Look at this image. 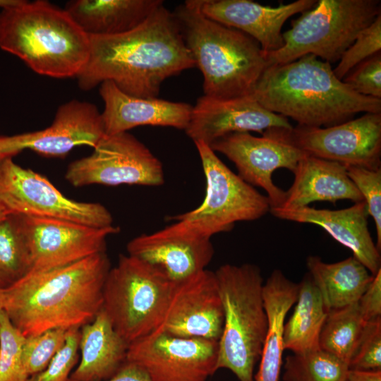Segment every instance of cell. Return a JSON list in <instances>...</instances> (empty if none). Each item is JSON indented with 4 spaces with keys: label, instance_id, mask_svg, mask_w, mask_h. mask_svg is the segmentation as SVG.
<instances>
[{
    "label": "cell",
    "instance_id": "cell-2",
    "mask_svg": "<svg viewBox=\"0 0 381 381\" xmlns=\"http://www.w3.org/2000/svg\"><path fill=\"white\" fill-rule=\"evenodd\" d=\"M110 267L105 252L43 271L30 272L3 290V310L26 337L80 328L100 311Z\"/></svg>",
    "mask_w": 381,
    "mask_h": 381
},
{
    "label": "cell",
    "instance_id": "cell-5",
    "mask_svg": "<svg viewBox=\"0 0 381 381\" xmlns=\"http://www.w3.org/2000/svg\"><path fill=\"white\" fill-rule=\"evenodd\" d=\"M185 43L203 75L204 95L250 96L268 66L267 54L246 33L204 16L193 0L174 13Z\"/></svg>",
    "mask_w": 381,
    "mask_h": 381
},
{
    "label": "cell",
    "instance_id": "cell-1",
    "mask_svg": "<svg viewBox=\"0 0 381 381\" xmlns=\"http://www.w3.org/2000/svg\"><path fill=\"white\" fill-rule=\"evenodd\" d=\"M89 37L88 59L76 77L83 90L109 80L127 95L154 98L167 78L195 66L174 13L163 4L128 32Z\"/></svg>",
    "mask_w": 381,
    "mask_h": 381
},
{
    "label": "cell",
    "instance_id": "cell-40",
    "mask_svg": "<svg viewBox=\"0 0 381 381\" xmlns=\"http://www.w3.org/2000/svg\"><path fill=\"white\" fill-rule=\"evenodd\" d=\"M69 381H76L70 379ZM105 381H152L147 374L138 365L126 361L118 372Z\"/></svg>",
    "mask_w": 381,
    "mask_h": 381
},
{
    "label": "cell",
    "instance_id": "cell-31",
    "mask_svg": "<svg viewBox=\"0 0 381 381\" xmlns=\"http://www.w3.org/2000/svg\"><path fill=\"white\" fill-rule=\"evenodd\" d=\"M284 381H344L348 364L320 348L285 359Z\"/></svg>",
    "mask_w": 381,
    "mask_h": 381
},
{
    "label": "cell",
    "instance_id": "cell-10",
    "mask_svg": "<svg viewBox=\"0 0 381 381\" xmlns=\"http://www.w3.org/2000/svg\"><path fill=\"white\" fill-rule=\"evenodd\" d=\"M0 205L8 212L60 219L95 227L113 226L111 212L98 202L67 198L47 178L0 157Z\"/></svg>",
    "mask_w": 381,
    "mask_h": 381
},
{
    "label": "cell",
    "instance_id": "cell-44",
    "mask_svg": "<svg viewBox=\"0 0 381 381\" xmlns=\"http://www.w3.org/2000/svg\"><path fill=\"white\" fill-rule=\"evenodd\" d=\"M8 212L1 205H0V219L7 214Z\"/></svg>",
    "mask_w": 381,
    "mask_h": 381
},
{
    "label": "cell",
    "instance_id": "cell-38",
    "mask_svg": "<svg viewBox=\"0 0 381 381\" xmlns=\"http://www.w3.org/2000/svg\"><path fill=\"white\" fill-rule=\"evenodd\" d=\"M342 81L361 95L381 99V52L358 64Z\"/></svg>",
    "mask_w": 381,
    "mask_h": 381
},
{
    "label": "cell",
    "instance_id": "cell-11",
    "mask_svg": "<svg viewBox=\"0 0 381 381\" xmlns=\"http://www.w3.org/2000/svg\"><path fill=\"white\" fill-rule=\"evenodd\" d=\"M75 187L89 185L157 186L164 182L159 159L128 132L105 135L88 156L72 162L65 174Z\"/></svg>",
    "mask_w": 381,
    "mask_h": 381
},
{
    "label": "cell",
    "instance_id": "cell-37",
    "mask_svg": "<svg viewBox=\"0 0 381 381\" xmlns=\"http://www.w3.org/2000/svg\"><path fill=\"white\" fill-rule=\"evenodd\" d=\"M80 329H68L64 344L48 365L27 381H69L71 371L78 361Z\"/></svg>",
    "mask_w": 381,
    "mask_h": 381
},
{
    "label": "cell",
    "instance_id": "cell-30",
    "mask_svg": "<svg viewBox=\"0 0 381 381\" xmlns=\"http://www.w3.org/2000/svg\"><path fill=\"white\" fill-rule=\"evenodd\" d=\"M31 269L19 214L8 213L0 219V290L18 283Z\"/></svg>",
    "mask_w": 381,
    "mask_h": 381
},
{
    "label": "cell",
    "instance_id": "cell-33",
    "mask_svg": "<svg viewBox=\"0 0 381 381\" xmlns=\"http://www.w3.org/2000/svg\"><path fill=\"white\" fill-rule=\"evenodd\" d=\"M67 330L54 329L26 337L23 363L28 377L43 370L64 344Z\"/></svg>",
    "mask_w": 381,
    "mask_h": 381
},
{
    "label": "cell",
    "instance_id": "cell-29",
    "mask_svg": "<svg viewBox=\"0 0 381 381\" xmlns=\"http://www.w3.org/2000/svg\"><path fill=\"white\" fill-rule=\"evenodd\" d=\"M365 322L358 302L327 312L319 347L349 364Z\"/></svg>",
    "mask_w": 381,
    "mask_h": 381
},
{
    "label": "cell",
    "instance_id": "cell-17",
    "mask_svg": "<svg viewBox=\"0 0 381 381\" xmlns=\"http://www.w3.org/2000/svg\"><path fill=\"white\" fill-rule=\"evenodd\" d=\"M210 238L176 221L154 233L133 238L126 249L128 255L176 282L206 270L214 253Z\"/></svg>",
    "mask_w": 381,
    "mask_h": 381
},
{
    "label": "cell",
    "instance_id": "cell-9",
    "mask_svg": "<svg viewBox=\"0 0 381 381\" xmlns=\"http://www.w3.org/2000/svg\"><path fill=\"white\" fill-rule=\"evenodd\" d=\"M206 181L205 195L196 208L168 220L181 221L203 236L231 231L235 224L258 219L270 212L267 196L233 172L202 141L194 142Z\"/></svg>",
    "mask_w": 381,
    "mask_h": 381
},
{
    "label": "cell",
    "instance_id": "cell-18",
    "mask_svg": "<svg viewBox=\"0 0 381 381\" xmlns=\"http://www.w3.org/2000/svg\"><path fill=\"white\" fill-rule=\"evenodd\" d=\"M223 325L215 274L206 269L174 282L164 316L156 330L180 337L218 341Z\"/></svg>",
    "mask_w": 381,
    "mask_h": 381
},
{
    "label": "cell",
    "instance_id": "cell-14",
    "mask_svg": "<svg viewBox=\"0 0 381 381\" xmlns=\"http://www.w3.org/2000/svg\"><path fill=\"white\" fill-rule=\"evenodd\" d=\"M290 142L306 155L344 165L381 168V113H364L329 127L296 126Z\"/></svg>",
    "mask_w": 381,
    "mask_h": 381
},
{
    "label": "cell",
    "instance_id": "cell-21",
    "mask_svg": "<svg viewBox=\"0 0 381 381\" xmlns=\"http://www.w3.org/2000/svg\"><path fill=\"white\" fill-rule=\"evenodd\" d=\"M275 217L318 225L337 241L349 248L353 256L375 276L381 270L380 251L373 241L368 229L366 204L356 202L345 209L330 210L309 206L270 208Z\"/></svg>",
    "mask_w": 381,
    "mask_h": 381
},
{
    "label": "cell",
    "instance_id": "cell-32",
    "mask_svg": "<svg viewBox=\"0 0 381 381\" xmlns=\"http://www.w3.org/2000/svg\"><path fill=\"white\" fill-rule=\"evenodd\" d=\"M25 337L0 310V381H27L23 363Z\"/></svg>",
    "mask_w": 381,
    "mask_h": 381
},
{
    "label": "cell",
    "instance_id": "cell-27",
    "mask_svg": "<svg viewBox=\"0 0 381 381\" xmlns=\"http://www.w3.org/2000/svg\"><path fill=\"white\" fill-rule=\"evenodd\" d=\"M306 265L327 312L358 302L374 277L353 256L334 263L309 256Z\"/></svg>",
    "mask_w": 381,
    "mask_h": 381
},
{
    "label": "cell",
    "instance_id": "cell-41",
    "mask_svg": "<svg viewBox=\"0 0 381 381\" xmlns=\"http://www.w3.org/2000/svg\"><path fill=\"white\" fill-rule=\"evenodd\" d=\"M344 381H381V370L349 369Z\"/></svg>",
    "mask_w": 381,
    "mask_h": 381
},
{
    "label": "cell",
    "instance_id": "cell-12",
    "mask_svg": "<svg viewBox=\"0 0 381 381\" xmlns=\"http://www.w3.org/2000/svg\"><path fill=\"white\" fill-rule=\"evenodd\" d=\"M287 130L272 128L260 137L249 132L234 133L210 145L235 164L243 180L266 191L271 208L281 207L286 198V191L272 181L274 171L284 168L293 172L298 162L307 155L290 142Z\"/></svg>",
    "mask_w": 381,
    "mask_h": 381
},
{
    "label": "cell",
    "instance_id": "cell-3",
    "mask_svg": "<svg viewBox=\"0 0 381 381\" xmlns=\"http://www.w3.org/2000/svg\"><path fill=\"white\" fill-rule=\"evenodd\" d=\"M250 96L301 126L329 127L359 113H381V99L356 92L337 78L331 64L312 54L268 66Z\"/></svg>",
    "mask_w": 381,
    "mask_h": 381
},
{
    "label": "cell",
    "instance_id": "cell-25",
    "mask_svg": "<svg viewBox=\"0 0 381 381\" xmlns=\"http://www.w3.org/2000/svg\"><path fill=\"white\" fill-rule=\"evenodd\" d=\"M162 0H74L64 8L89 36L115 35L141 24Z\"/></svg>",
    "mask_w": 381,
    "mask_h": 381
},
{
    "label": "cell",
    "instance_id": "cell-34",
    "mask_svg": "<svg viewBox=\"0 0 381 381\" xmlns=\"http://www.w3.org/2000/svg\"><path fill=\"white\" fill-rule=\"evenodd\" d=\"M381 52V14L361 30L333 68L341 80L358 64Z\"/></svg>",
    "mask_w": 381,
    "mask_h": 381
},
{
    "label": "cell",
    "instance_id": "cell-7",
    "mask_svg": "<svg viewBox=\"0 0 381 381\" xmlns=\"http://www.w3.org/2000/svg\"><path fill=\"white\" fill-rule=\"evenodd\" d=\"M381 14L380 0H319L282 33L283 46L267 54L268 66L312 54L329 64L339 61L358 34Z\"/></svg>",
    "mask_w": 381,
    "mask_h": 381
},
{
    "label": "cell",
    "instance_id": "cell-6",
    "mask_svg": "<svg viewBox=\"0 0 381 381\" xmlns=\"http://www.w3.org/2000/svg\"><path fill=\"white\" fill-rule=\"evenodd\" d=\"M214 272L224 313L217 370L226 368L239 381H254L267 328L261 270L250 263L225 264Z\"/></svg>",
    "mask_w": 381,
    "mask_h": 381
},
{
    "label": "cell",
    "instance_id": "cell-8",
    "mask_svg": "<svg viewBox=\"0 0 381 381\" xmlns=\"http://www.w3.org/2000/svg\"><path fill=\"white\" fill-rule=\"evenodd\" d=\"M174 284L149 264L121 255L107 276L102 309L115 330L130 344L159 327Z\"/></svg>",
    "mask_w": 381,
    "mask_h": 381
},
{
    "label": "cell",
    "instance_id": "cell-28",
    "mask_svg": "<svg viewBox=\"0 0 381 381\" xmlns=\"http://www.w3.org/2000/svg\"><path fill=\"white\" fill-rule=\"evenodd\" d=\"M296 303L292 315L284 325V349L300 353L320 348L319 337L327 312L308 273L298 283Z\"/></svg>",
    "mask_w": 381,
    "mask_h": 381
},
{
    "label": "cell",
    "instance_id": "cell-24",
    "mask_svg": "<svg viewBox=\"0 0 381 381\" xmlns=\"http://www.w3.org/2000/svg\"><path fill=\"white\" fill-rule=\"evenodd\" d=\"M128 345L101 309L92 322L80 329L81 358L70 378L76 381L110 379L125 363Z\"/></svg>",
    "mask_w": 381,
    "mask_h": 381
},
{
    "label": "cell",
    "instance_id": "cell-35",
    "mask_svg": "<svg viewBox=\"0 0 381 381\" xmlns=\"http://www.w3.org/2000/svg\"><path fill=\"white\" fill-rule=\"evenodd\" d=\"M347 174L358 188L366 204L368 216L374 220L376 228V246L381 248V168L370 169L345 165Z\"/></svg>",
    "mask_w": 381,
    "mask_h": 381
},
{
    "label": "cell",
    "instance_id": "cell-42",
    "mask_svg": "<svg viewBox=\"0 0 381 381\" xmlns=\"http://www.w3.org/2000/svg\"><path fill=\"white\" fill-rule=\"evenodd\" d=\"M17 0H0V7L4 8L16 2Z\"/></svg>",
    "mask_w": 381,
    "mask_h": 381
},
{
    "label": "cell",
    "instance_id": "cell-13",
    "mask_svg": "<svg viewBox=\"0 0 381 381\" xmlns=\"http://www.w3.org/2000/svg\"><path fill=\"white\" fill-rule=\"evenodd\" d=\"M218 341L155 332L129 344L127 362L152 381H206L217 370Z\"/></svg>",
    "mask_w": 381,
    "mask_h": 381
},
{
    "label": "cell",
    "instance_id": "cell-15",
    "mask_svg": "<svg viewBox=\"0 0 381 381\" xmlns=\"http://www.w3.org/2000/svg\"><path fill=\"white\" fill-rule=\"evenodd\" d=\"M19 217L30 253V272L66 265L105 252L107 238L120 231L114 225L99 228L60 219Z\"/></svg>",
    "mask_w": 381,
    "mask_h": 381
},
{
    "label": "cell",
    "instance_id": "cell-39",
    "mask_svg": "<svg viewBox=\"0 0 381 381\" xmlns=\"http://www.w3.org/2000/svg\"><path fill=\"white\" fill-rule=\"evenodd\" d=\"M358 304L365 322L381 317V270L374 276Z\"/></svg>",
    "mask_w": 381,
    "mask_h": 381
},
{
    "label": "cell",
    "instance_id": "cell-23",
    "mask_svg": "<svg viewBox=\"0 0 381 381\" xmlns=\"http://www.w3.org/2000/svg\"><path fill=\"white\" fill-rule=\"evenodd\" d=\"M292 173L294 182L279 207H301L313 202H335L339 200H350L354 203L364 201L349 177L345 165L341 163L307 155Z\"/></svg>",
    "mask_w": 381,
    "mask_h": 381
},
{
    "label": "cell",
    "instance_id": "cell-20",
    "mask_svg": "<svg viewBox=\"0 0 381 381\" xmlns=\"http://www.w3.org/2000/svg\"><path fill=\"white\" fill-rule=\"evenodd\" d=\"M316 1L298 0L272 7L250 0H193L204 16L246 33L266 54L283 46L282 29L285 22L294 15L311 8Z\"/></svg>",
    "mask_w": 381,
    "mask_h": 381
},
{
    "label": "cell",
    "instance_id": "cell-26",
    "mask_svg": "<svg viewBox=\"0 0 381 381\" xmlns=\"http://www.w3.org/2000/svg\"><path fill=\"white\" fill-rule=\"evenodd\" d=\"M298 294V284L289 279L279 270H274L263 284L267 328L254 381H279L284 350V320L288 311L296 303Z\"/></svg>",
    "mask_w": 381,
    "mask_h": 381
},
{
    "label": "cell",
    "instance_id": "cell-19",
    "mask_svg": "<svg viewBox=\"0 0 381 381\" xmlns=\"http://www.w3.org/2000/svg\"><path fill=\"white\" fill-rule=\"evenodd\" d=\"M272 128L290 129L287 118L262 107L250 95L220 99L202 95L193 106L184 130L193 140L209 146L234 133L255 131L261 134Z\"/></svg>",
    "mask_w": 381,
    "mask_h": 381
},
{
    "label": "cell",
    "instance_id": "cell-36",
    "mask_svg": "<svg viewBox=\"0 0 381 381\" xmlns=\"http://www.w3.org/2000/svg\"><path fill=\"white\" fill-rule=\"evenodd\" d=\"M348 365L349 369L380 370L381 317L365 322Z\"/></svg>",
    "mask_w": 381,
    "mask_h": 381
},
{
    "label": "cell",
    "instance_id": "cell-4",
    "mask_svg": "<svg viewBox=\"0 0 381 381\" xmlns=\"http://www.w3.org/2000/svg\"><path fill=\"white\" fill-rule=\"evenodd\" d=\"M0 49L38 74L77 77L88 59L90 37L64 8L17 0L0 11Z\"/></svg>",
    "mask_w": 381,
    "mask_h": 381
},
{
    "label": "cell",
    "instance_id": "cell-16",
    "mask_svg": "<svg viewBox=\"0 0 381 381\" xmlns=\"http://www.w3.org/2000/svg\"><path fill=\"white\" fill-rule=\"evenodd\" d=\"M105 135L102 114L90 102L73 99L61 104L52 123L40 131L0 136V157L25 150L47 157H65L78 146L94 148Z\"/></svg>",
    "mask_w": 381,
    "mask_h": 381
},
{
    "label": "cell",
    "instance_id": "cell-43",
    "mask_svg": "<svg viewBox=\"0 0 381 381\" xmlns=\"http://www.w3.org/2000/svg\"><path fill=\"white\" fill-rule=\"evenodd\" d=\"M4 308V291L0 290V310H3Z\"/></svg>",
    "mask_w": 381,
    "mask_h": 381
},
{
    "label": "cell",
    "instance_id": "cell-22",
    "mask_svg": "<svg viewBox=\"0 0 381 381\" xmlns=\"http://www.w3.org/2000/svg\"><path fill=\"white\" fill-rule=\"evenodd\" d=\"M99 94L104 106L101 114L105 135L128 132L145 125L185 130L193 108L184 102L133 97L109 80L100 84Z\"/></svg>",
    "mask_w": 381,
    "mask_h": 381
}]
</instances>
